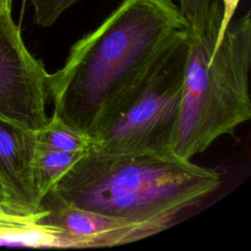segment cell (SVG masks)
Masks as SVG:
<instances>
[{
    "instance_id": "12",
    "label": "cell",
    "mask_w": 251,
    "mask_h": 251,
    "mask_svg": "<svg viewBox=\"0 0 251 251\" xmlns=\"http://www.w3.org/2000/svg\"><path fill=\"white\" fill-rule=\"evenodd\" d=\"M12 0H0V16L11 14Z\"/></svg>"
},
{
    "instance_id": "9",
    "label": "cell",
    "mask_w": 251,
    "mask_h": 251,
    "mask_svg": "<svg viewBox=\"0 0 251 251\" xmlns=\"http://www.w3.org/2000/svg\"><path fill=\"white\" fill-rule=\"evenodd\" d=\"M34 133L36 145L48 150L84 152L91 145L87 136L69 126L53 114L47 126Z\"/></svg>"
},
{
    "instance_id": "7",
    "label": "cell",
    "mask_w": 251,
    "mask_h": 251,
    "mask_svg": "<svg viewBox=\"0 0 251 251\" xmlns=\"http://www.w3.org/2000/svg\"><path fill=\"white\" fill-rule=\"evenodd\" d=\"M35 131L0 120V193L4 214L35 221L40 197L34 176Z\"/></svg>"
},
{
    "instance_id": "5",
    "label": "cell",
    "mask_w": 251,
    "mask_h": 251,
    "mask_svg": "<svg viewBox=\"0 0 251 251\" xmlns=\"http://www.w3.org/2000/svg\"><path fill=\"white\" fill-rule=\"evenodd\" d=\"M49 74L25 45L12 15L0 16V120L38 131L49 123Z\"/></svg>"
},
{
    "instance_id": "1",
    "label": "cell",
    "mask_w": 251,
    "mask_h": 251,
    "mask_svg": "<svg viewBox=\"0 0 251 251\" xmlns=\"http://www.w3.org/2000/svg\"><path fill=\"white\" fill-rule=\"evenodd\" d=\"M187 23L172 0H123L48 76L53 115L91 143L123 112L164 47Z\"/></svg>"
},
{
    "instance_id": "11",
    "label": "cell",
    "mask_w": 251,
    "mask_h": 251,
    "mask_svg": "<svg viewBox=\"0 0 251 251\" xmlns=\"http://www.w3.org/2000/svg\"><path fill=\"white\" fill-rule=\"evenodd\" d=\"M213 0H178L179 10L187 26L200 28L206 23Z\"/></svg>"
},
{
    "instance_id": "14",
    "label": "cell",
    "mask_w": 251,
    "mask_h": 251,
    "mask_svg": "<svg viewBox=\"0 0 251 251\" xmlns=\"http://www.w3.org/2000/svg\"><path fill=\"white\" fill-rule=\"evenodd\" d=\"M25 1H26V0H23V6H25Z\"/></svg>"
},
{
    "instance_id": "8",
    "label": "cell",
    "mask_w": 251,
    "mask_h": 251,
    "mask_svg": "<svg viewBox=\"0 0 251 251\" xmlns=\"http://www.w3.org/2000/svg\"><path fill=\"white\" fill-rule=\"evenodd\" d=\"M84 152H61L40 148L36 145L34 176L40 202Z\"/></svg>"
},
{
    "instance_id": "2",
    "label": "cell",
    "mask_w": 251,
    "mask_h": 251,
    "mask_svg": "<svg viewBox=\"0 0 251 251\" xmlns=\"http://www.w3.org/2000/svg\"><path fill=\"white\" fill-rule=\"evenodd\" d=\"M222 183L220 173L176 155L110 154L92 145L45 196L130 222L174 225Z\"/></svg>"
},
{
    "instance_id": "13",
    "label": "cell",
    "mask_w": 251,
    "mask_h": 251,
    "mask_svg": "<svg viewBox=\"0 0 251 251\" xmlns=\"http://www.w3.org/2000/svg\"><path fill=\"white\" fill-rule=\"evenodd\" d=\"M0 214H4L2 211V208H1V193H0Z\"/></svg>"
},
{
    "instance_id": "6",
    "label": "cell",
    "mask_w": 251,
    "mask_h": 251,
    "mask_svg": "<svg viewBox=\"0 0 251 251\" xmlns=\"http://www.w3.org/2000/svg\"><path fill=\"white\" fill-rule=\"evenodd\" d=\"M35 225L50 235L55 247H112L135 242L172 226L158 222H130L75 208L44 196Z\"/></svg>"
},
{
    "instance_id": "10",
    "label": "cell",
    "mask_w": 251,
    "mask_h": 251,
    "mask_svg": "<svg viewBox=\"0 0 251 251\" xmlns=\"http://www.w3.org/2000/svg\"><path fill=\"white\" fill-rule=\"evenodd\" d=\"M80 0H29L33 7L34 23L42 27H49L70 8Z\"/></svg>"
},
{
    "instance_id": "3",
    "label": "cell",
    "mask_w": 251,
    "mask_h": 251,
    "mask_svg": "<svg viewBox=\"0 0 251 251\" xmlns=\"http://www.w3.org/2000/svg\"><path fill=\"white\" fill-rule=\"evenodd\" d=\"M221 20V2L213 0L205 25L186 27L183 98L173 146V153L180 158L191 159L204 152L251 117L250 12L230 22L216 43Z\"/></svg>"
},
{
    "instance_id": "4",
    "label": "cell",
    "mask_w": 251,
    "mask_h": 251,
    "mask_svg": "<svg viewBox=\"0 0 251 251\" xmlns=\"http://www.w3.org/2000/svg\"><path fill=\"white\" fill-rule=\"evenodd\" d=\"M186 54L185 28L159 53L123 112L91 145L110 154L173 155Z\"/></svg>"
}]
</instances>
